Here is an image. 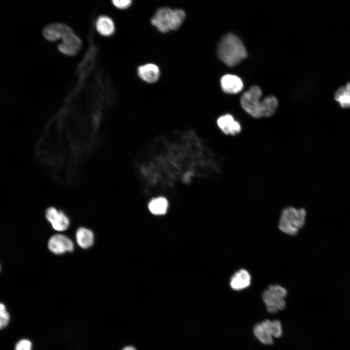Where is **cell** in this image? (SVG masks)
<instances>
[{"label": "cell", "mask_w": 350, "mask_h": 350, "mask_svg": "<svg viewBox=\"0 0 350 350\" xmlns=\"http://www.w3.org/2000/svg\"><path fill=\"white\" fill-rule=\"evenodd\" d=\"M217 55L226 65L233 67L245 59L247 52L240 39L233 34H228L219 41Z\"/></svg>", "instance_id": "cell-1"}, {"label": "cell", "mask_w": 350, "mask_h": 350, "mask_svg": "<svg viewBox=\"0 0 350 350\" xmlns=\"http://www.w3.org/2000/svg\"><path fill=\"white\" fill-rule=\"evenodd\" d=\"M186 17L185 12L180 9L172 10L169 7H161L151 18V23L158 31L167 33L178 29Z\"/></svg>", "instance_id": "cell-2"}, {"label": "cell", "mask_w": 350, "mask_h": 350, "mask_svg": "<svg viewBox=\"0 0 350 350\" xmlns=\"http://www.w3.org/2000/svg\"><path fill=\"white\" fill-rule=\"evenodd\" d=\"M306 216V211L303 208L286 207L280 213L278 227L284 233L296 235L304 226Z\"/></svg>", "instance_id": "cell-3"}, {"label": "cell", "mask_w": 350, "mask_h": 350, "mask_svg": "<svg viewBox=\"0 0 350 350\" xmlns=\"http://www.w3.org/2000/svg\"><path fill=\"white\" fill-rule=\"evenodd\" d=\"M287 295V291L284 287L279 284L270 285L262 296L267 311L275 313L284 309Z\"/></svg>", "instance_id": "cell-4"}, {"label": "cell", "mask_w": 350, "mask_h": 350, "mask_svg": "<svg viewBox=\"0 0 350 350\" xmlns=\"http://www.w3.org/2000/svg\"><path fill=\"white\" fill-rule=\"evenodd\" d=\"M262 95L261 88L257 86H252L241 97V106L254 118L263 117V101L261 100Z\"/></svg>", "instance_id": "cell-5"}, {"label": "cell", "mask_w": 350, "mask_h": 350, "mask_svg": "<svg viewBox=\"0 0 350 350\" xmlns=\"http://www.w3.org/2000/svg\"><path fill=\"white\" fill-rule=\"evenodd\" d=\"M48 247L50 251L56 255L72 252L74 250L72 241L68 237L60 234L51 237L48 241Z\"/></svg>", "instance_id": "cell-6"}, {"label": "cell", "mask_w": 350, "mask_h": 350, "mask_svg": "<svg viewBox=\"0 0 350 350\" xmlns=\"http://www.w3.org/2000/svg\"><path fill=\"white\" fill-rule=\"evenodd\" d=\"M46 218L52 228L58 231L66 230L70 226V220L61 210L54 207H50L46 211Z\"/></svg>", "instance_id": "cell-7"}, {"label": "cell", "mask_w": 350, "mask_h": 350, "mask_svg": "<svg viewBox=\"0 0 350 350\" xmlns=\"http://www.w3.org/2000/svg\"><path fill=\"white\" fill-rule=\"evenodd\" d=\"M62 42L58 45V50L63 53L72 55L76 54L81 47V41L73 33L69 30L61 38Z\"/></svg>", "instance_id": "cell-8"}, {"label": "cell", "mask_w": 350, "mask_h": 350, "mask_svg": "<svg viewBox=\"0 0 350 350\" xmlns=\"http://www.w3.org/2000/svg\"><path fill=\"white\" fill-rule=\"evenodd\" d=\"M217 124L221 131L227 135H236L241 131L240 123L230 114H225L219 117Z\"/></svg>", "instance_id": "cell-9"}, {"label": "cell", "mask_w": 350, "mask_h": 350, "mask_svg": "<svg viewBox=\"0 0 350 350\" xmlns=\"http://www.w3.org/2000/svg\"><path fill=\"white\" fill-rule=\"evenodd\" d=\"M251 283V276L245 269H240L230 278V287L234 291H240L248 287Z\"/></svg>", "instance_id": "cell-10"}, {"label": "cell", "mask_w": 350, "mask_h": 350, "mask_svg": "<svg viewBox=\"0 0 350 350\" xmlns=\"http://www.w3.org/2000/svg\"><path fill=\"white\" fill-rule=\"evenodd\" d=\"M222 90L226 93L236 94L243 88V83L240 78L232 74H226L220 80Z\"/></svg>", "instance_id": "cell-11"}, {"label": "cell", "mask_w": 350, "mask_h": 350, "mask_svg": "<svg viewBox=\"0 0 350 350\" xmlns=\"http://www.w3.org/2000/svg\"><path fill=\"white\" fill-rule=\"evenodd\" d=\"M70 29V27L65 24L54 23L45 27L43 29V34L47 40L50 41H55L61 39Z\"/></svg>", "instance_id": "cell-12"}, {"label": "cell", "mask_w": 350, "mask_h": 350, "mask_svg": "<svg viewBox=\"0 0 350 350\" xmlns=\"http://www.w3.org/2000/svg\"><path fill=\"white\" fill-rule=\"evenodd\" d=\"M138 74L143 81L153 83L158 80L160 71L157 65L149 63L140 66L138 69Z\"/></svg>", "instance_id": "cell-13"}, {"label": "cell", "mask_w": 350, "mask_h": 350, "mask_svg": "<svg viewBox=\"0 0 350 350\" xmlns=\"http://www.w3.org/2000/svg\"><path fill=\"white\" fill-rule=\"evenodd\" d=\"M95 27L98 32L101 35L109 36L115 31V27L113 20L108 16H100L96 19Z\"/></svg>", "instance_id": "cell-14"}, {"label": "cell", "mask_w": 350, "mask_h": 350, "mask_svg": "<svg viewBox=\"0 0 350 350\" xmlns=\"http://www.w3.org/2000/svg\"><path fill=\"white\" fill-rule=\"evenodd\" d=\"M75 236L77 244L83 249L89 248L94 243L93 232L86 228H79L76 232Z\"/></svg>", "instance_id": "cell-15"}, {"label": "cell", "mask_w": 350, "mask_h": 350, "mask_svg": "<svg viewBox=\"0 0 350 350\" xmlns=\"http://www.w3.org/2000/svg\"><path fill=\"white\" fill-rule=\"evenodd\" d=\"M253 332L256 337L262 344H272L273 336L265 320L257 324L254 327Z\"/></svg>", "instance_id": "cell-16"}, {"label": "cell", "mask_w": 350, "mask_h": 350, "mask_svg": "<svg viewBox=\"0 0 350 350\" xmlns=\"http://www.w3.org/2000/svg\"><path fill=\"white\" fill-rule=\"evenodd\" d=\"M167 200L163 197H158L152 199L148 204L150 211L155 215H163L168 209Z\"/></svg>", "instance_id": "cell-17"}, {"label": "cell", "mask_w": 350, "mask_h": 350, "mask_svg": "<svg viewBox=\"0 0 350 350\" xmlns=\"http://www.w3.org/2000/svg\"><path fill=\"white\" fill-rule=\"evenodd\" d=\"M334 99L343 108H350V94L345 86L339 87L335 92Z\"/></svg>", "instance_id": "cell-18"}, {"label": "cell", "mask_w": 350, "mask_h": 350, "mask_svg": "<svg viewBox=\"0 0 350 350\" xmlns=\"http://www.w3.org/2000/svg\"><path fill=\"white\" fill-rule=\"evenodd\" d=\"M263 101V117H270L272 115L278 106L277 98L273 96L269 95L262 99Z\"/></svg>", "instance_id": "cell-19"}, {"label": "cell", "mask_w": 350, "mask_h": 350, "mask_svg": "<svg viewBox=\"0 0 350 350\" xmlns=\"http://www.w3.org/2000/svg\"><path fill=\"white\" fill-rule=\"evenodd\" d=\"M266 322L272 336L277 338L280 337L282 334V326L280 321L278 320H266Z\"/></svg>", "instance_id": "cell-20"}, {"label": "cell", "mask_w": 350, "mask_h": 350, "mask_svg": "<svg viewBox=\"0 0 350 350\" xmlns=\"http://www.w3.org/2000/svg\"><path fill=\"white\" fill-rule=\"evenodd\" d=\"M9 321L10 315L5 306L0 303V330L6 327Z\"/></svg>", "instance_id": "cell-21"}, {"label": "cell", "mask_w": 350, "mask_h": 350, "mask_svg": "<svg viewBox=\"0 0 350 350\" xmlns=\"http://www.w3.org/2000/svg\"><path fill=\"white\" fill-rule=\"evenodd\" d=\"M32 342L25 338L18 340L15 347V350H32Z\"/></svg>", "instance_id": "cell-22"}, {"label": "cell", "mask_w": 350, "mask_h": 350, "mask_svg": "<svg viewBox=\"0 0 350 350\" xmlns=\"http://www.w3.org/2000/svg\"><path fill=\"white\" fill-rule=\"evenodd\" d=\"M113 4L120 9L128 8L132 4V0H111Z\"/></svg>", "instance_id": "cell-23"}, {"label": "cell", "mask_w": 350, "mask_h": 350, "mask_svg": "<svg viewBox=\"0 0 350 350\" xmlns=\"http://www.w3.org/2000/svg\"><path fill=\"white\" fill-rule=\"evenodd\" d=\"M122 350H136V349L132 346H127L124 348Z\"/></svg>", "instance_id": "cell-24"}, {"label": "cell", "mask_w": 350, "mask_h": 350, "mask_svg": "<svg viewBox=\"0 0 350 350\" xmlns=\"http://www.w3.org/2000/svg\"><path fill=\"white\" fill-rule=\"evenodd\" d=\"M345 87L347 90L350 94V82H348V83H347Z\"/></svg>", "instance_id": "cell-25"}, {"label": "cell", "mask_w": 350, "mask_h": 350, "mask_svg": "<svg viewBox=\"0 0 350 350\" xmlns=\"http://www.w3.org/2000/svg\"></svg>", "instance_id": "cell-26"}]
</instances>
